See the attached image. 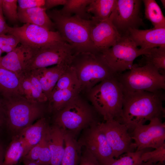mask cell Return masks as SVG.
I'll return each mask as SVG.
<instances>
[{"mask_svg":"<svg viewBox=\"0 0 165 165\" xmlns=\"http://www.w3.org/2000/svg\"><path fill=\"white\" fill-rule=\"evenodd\" d=\"M141 165H165L160 162H158L156 163H153L149 162H143Z\"/></svg>","mask_w":165,"mask_h":165,"instance_id":"obj_45","label":"cell"},{"mask_svg":"<svg viewBox=\"0 0 165 165\" xmlns=\"http://www.w3.org/2000/svg\"><path fill=\"white\" fill-rule=\"evenodd\" d=\"M37 50L20 44L12 51L0 57V67L19 76L24 72L28 61Z\"/></svg>","mask_w":165,"mask_h":165,"instance_id":"obj_16","label":"cell"},{"mask_svg":"<svg viewBox=\"0 0 165 165\" xmlns=\"http://www.w3.org/2000/svg\"><path fill=\"white\" fill-rule=\"evenodd\" d=\"M138 65H151L163 75L165 71V47H156L151 49L148 53L143 55Z\"/></svg>","mask_w":165,"mask_h":165,"instance_id":"obj_27","label":"cell"},{"mask_svg":"<svg viewBox=\"0 0 165 165\" xmlns=\"http://www.w3.org/2000/svg\"><path fill=\"white\" fill-rule=\"evenodd\" d=\"M41 144V140L39 143L33 147L22 158H24L30 161L36 162L39 158Z\"/></svg>","mask_w":165,"mask_h":165,"instance_id":"obj_39","label":"cell"},{"mask_svg":"<svg viewBox=\"0 0 165 165\" xmlns=\"http://www.w3.org/2000/svg\"><path fill=\"white\" fill-rule=\"evenodd\" d=\"M128 35L136 46L143 50L165 47V28L130 29Z\"/></svg>","mask_w":165,"mask_h":165,"instance_id":"obj_17","label":"cell"},{"mask_svg":"<svg viewBox=\"0 0 165 165\" xmlns=\"http://www.w3.org/2000/svg\"><path fill=\"white\" fill-rule=\"evenodd\" d=\"M3 52L0 49V57H1V55Z\"/></svg>","mask_w":165,"mask_h":165,"instance_id":"obj_47","label":"cell"},{"mask_svg":"<svg viewBox=\"0 0 165 165\" xmlns=\"http://www.w3.org/2000/svg\"><path fill=\"white\" fill-rule=\"evenodd\" d=\"M78 84L75 71L69 65L59 79L53 90L67 89Z\"/></svg>","mask_w":165,"mask_h":165,"instance_id":"obj_32","label":"cell"},{"mask_svg":"<svg viewBox=\"0 0 165 165\" xmlns=\"http://www.w3.org/2000/svg\"><path fill=\"white\" fill-rule=\"evenodd\" d=\"M142 2L141 0H116L109 18L121 36L128 35L130 29L145 26L141 16Z\"/></svg>","mask_w":165,"mask_h":165,"instance_id":"obj_10","label":"cell"},{"mask_svg":"<svg viewBox=\"0 0 165 165\" xmlns=\"http://www.w3.org/2000/svg\"><path fill=\"white\" fill-rule=\"evenodd\" d=\"M18 9L24 10L44 6L45 0H18Z\"/></svg>","mask_w":165,"mask_h":165,"instance_id":"obj_37","label":"cell"},{"mask_svg":"<svg viewBox=\"0 0 165 165\" xmlns=\"http://www.w3.org/2000/svg\"><path fill=\"white\" fill-rule=\"evenodd\" d=\"M67 0H45V4L43 8L46 10L59 5L64 6Z\"/></svg>","mask_w":165,"mask_h":165,"instance_id":"obj_40","label":"cell"},{"mask_svg":"<svg viewBox=\"0 0 165 165\" xmlns=\"http://www.w3.org/2000/svg\"><path fill=\"white\" fill-rule=\"evenodd\" d=\"M19 77L23 96L35 102L44 103L48 101L38 78L32 71L25 72Z\"/></svg>","mask_w":165,"mask_h":165,"instance_id":"obj_18","label":"cell"},{"mask_svg":"<svg viewBox=\"0 0 165 165\" xmlns=\"http://www.w3.org/2000/svg\"><path fill=\"white\" fill-rule=\"evenodd\" d=\"M1 2L2 12L8 19L12 22L19 20L17 0H1Z\"/></svg>","mask_w":165,"mask_h":165,"instance_id":"obj_34","label":"cell"},{"mask_svg":"<svg viewBox=\"0 0 165 165\" xmlns=\"http://www.w3.org/2000/svg\"><path fill=\"white\" fill-rule=\"evenodd\" d=\"M64 131V147L61 165H79L82 147L73 133L65 130Z\"/></svg>","mask_w":165,"mask_h":165,"instance_id":"obj_24","label":"cell"},{"mask_svg":"<svg viewBox=\"0 0 165 165\" xmlns=\"http://www.w3.org/2000/svg\"></svg>","mask_w":165,"mask_h":165,"instance_id":"obj_48","label":"cell"},{"mask_svg":"<svg viewBox=\"0 0 165 165\" xmlns=\"http://www.w3.org/2000/svg\"><path fill=\"white\" fill-rule=\"evenodd\" d=\"M46 130L41 140V147L39 158L36 162L38 165H50V164L51 153L46 137Z\"/></svg>","mask_w":165,"mask_h":165,"instance_id":"obj_36","label":"cell"},{"mask_svg":"<svg viewBox=\"0 0 165 165\" xmlns=\"http://www.w3.org/2000/svg\"><path fill=\"white\" fill-rule=\"evenodd\" d=\"M53 114V124L77 137L85 128L102 122L101 116L80 94Z\"/></svg>","mask_w":165,"mask_h":165,"instance_id":"obj_4","label":"cell"},{"mask_svg":"<svg viewBox=\"0 0 165 165\" xmlns=\"http://www.w3.org/2000/svg\"><path fill=\"white\" fill-rule=\"evenodd\" d=\"M91 20L90 38L98 52L113 46L121 37L109 18L103 20L92 18Z\"/></svg>","mask_w":165,"mask_h":165,"instance_id":"obj_15","label":"cell"},{"mask_svg":"<svg viewBox=\"0 0 165 165\" xmlns=\"http://www.w3.org/2000/svg\"><path fill=\"white\" fill-rule=\"evenodd\" d=\"M165 99L163 90L125 92L121 117L118 121L125 125L131 133L137 126L156 118L165 117L163 105Z\"/></svg>","mask_w":165,"mask_h":165,"instance_id":"obj_1","label":"cell"},{"mask_svg":"<svg viewBox=\"0 0 165 165\" xmlns=\"http://www.w3.org/2000/svg\"><path fill=\"white\" fill-rule=\"evenodd\" d=\"M6 124L10 130L18 134L43 117L45 103L30 101L21 95L17 94L1 99Z\"/></svg>","mask_w":165,"mask_h":165,"instance_id":"obj_6","label":"cell"},{"mask_svg":"<svg viewBox=\"0 0 165 165\" xmlns=\"http://www.w3.org/2000/svg\"><path fill=\"white\" fill-rule=\"evenodd\" d=\"M145 17L151 22L153 29L165 28V17L162 11L155 0H143Z\"/></svg>","mask_w":165,"mask_h":165,"instance_id":"obj_28","label":"cell"},{"mask_svg":"<svg viewBox=\"0 0 165 165\" xmlns=\"http://www.w3.org/2000/svg\"><path fill=\"white\" fill-rule=\"evenodd\" d=\"M161 2L163 6V7L165 8V0H161Z\"/></svg>","mask_w":165,"mask_h":165,"instance_id":"obj_46","label":"cell"},{"mask_svg":"<svg viewBox=\"0 0 165 165\" xmlns=\"http://www.w3.org/2000/svg\"><path fill=\"white\" fill-rule=\"evenodd\" d=\"M18 20L54 31V24L48 15L46 10L42 7H36L24 10L18 9Z\"/></svg>","mask_w":165,"mask_h":165,"instance_id":"obj_22","label":"cell"},{"mask_svg":"<svg viewBox=\"0 0 165 165\" xmlns=\"http://www.w3.org/2000/svg\"><path fill=\"white\" fill-rule=\"evenodd\" d=\"M141 158L143 162H149L153 163L160 162L165 165V143L153 151L148 150L144 152Z\"/></svg>","mask_w":165,"mask_h":165,"instance_id":"obj_33","label":"cell"},{"mask_svg":"<svg viewBox=\"0 0 165 165\" xmlns=\"http://www.w3.org/2000/svg\"><path fill=\"white\" fill-rule=\"evenodd\" d=\"M5 151L2 144L0 143V165H2L4 157Z\"/></svg>","mask_w":165,"mask_h":165,"instance_id":"obj_43","label":"cell"},{"mask_svg":"<svg viewBox=\"0 0 165 165\" xmlns=\"http://www.w3.org/2000/svg\"><path fill=\"white\" fill-rule=\"evenodd\" d=\"M150 49L138 48L128 35L121 36L114 45L100 53L109 66L119 74L131 69L134 60Z\"/></svg>","mask_w":165,"mask_h":165,"instance_id":"obj_8","label":"cell"},{"mask_svg":"<svg viewBox=\"0 0 165 165\" xmlns=\"http://www.w3.org/2000/svg\"><path fill=\"white\" fill-rule=\"evenodd\" d=\"M149 148L124 153L105 165H141L142 154Z\"/></svg>","mask_w":165,"mask_h":165,"instance_id":"obj_31","label":"cell"},{"mask_svg":"<svg viewBox=\"0 0 165 165\" xmlns=\"http://www.w3.org/2000/svg\"><path fill=\"white\" fill-rule=\"evenodd\" d=\"M24 149L18 135L13 137L6 150L5 151L2 165H17L22 159Z\"/></svg>","mask_w":165,"mask_h":165,"instance_id":"obj_30","label":"cell"},{"mask_svg":"<svg viewBox=\"0 0 165 165\" xmlns=\"http://www.w3.org/2000/svg\"><path fill=\"white\" fill-rule=\"evenodd\" d=\"M8 34L16 37L20 44L35 50L66 42L57 31L29 23L19 27H9Z\"/></svg>","mask_w":165,"mask_h":165,"instance_id":"obj_9","label":"cell"},{"mask_svg":"<svg viewBox=\"0 0 165 165\" xmlns=\"http://www.w3.org/2000/svg\"><path fill=\"white\" fill-rule=\"evenodd\" d=\"M116 75L102 81L86 93L104 121H119L122 116L124 91Z\"/></svg>","mask_w":165,"mask_h":165,"instance_id":"obj_3","label":"cell"},{"mask_svg":"<svg viewBox=\"0 0 165 165\" xmlns=\"http://www.w3.org/2000/svg\"><path fill=\"white\" fill-rule=\"evenodd\" d=\"M69 65L75 71L81 92L84 93L102 81L117 74L109 66L100 53L74 54Z\"/></svg>","mask_w":165,"mask_h":165,"instance_id":"obj_5","label":"cell"},{"mask_svg":"<svg viewBox=\"0 0 165 165\" xmlns=\"http://www.w3.org/2000/svg\"><path fill=\"white\" fill-rule=\"evenodd\" d=\"M98 125L105 134L114 158L136 150L130 133L125 125L112 119L100 122Z\"/></svg>","mask_w":165,"mask_h":165,"instance_id":"obj_13","label":"cell"},{"mask_svg":"<svg viewBox=\"0 0 165 165\" xmlns=\"http://www.w3.org/2000/svg\"><path fill=\"white\" fill-rule=\"evenodd\" d=\"M92 0H67L63 7L59 10L64 15H71L72 14L81 18L91 20L92 16L87 11V7Z\"/></svg>","mask_w":165,"mask_h":165,"instance_id":"obj_29","label":"cell"},{"mask_svg":"<svg viewBox=\"0 0 165 165\" xmlns=\"http://www.w3.org/2000/svg\"><path fill=\"white\" fill-rule=\"evenodd\" d=\"M130 134L136 151L156 149L165 143V123L162 119L156 118L148 124L137 126Z\"/></svg>","mask_w":165,"mask_h":165,"instance_id":"obj_14","label":"cell"},{"mask_svg":"<svg viewBox=\"0 0 165 165\" xmlns=\"http://www.w3.org/2000/svg\"><path fill=\"white\" fill-rule=\"evenodd\" d=\"M17 94L23 95L19 77L15 73L0 67V99Z\"/></svg>","mask_w":165,"mask_h":165,"instance_id":"obj_25","label":"cell"},{"mask_svg":"<svg viewBox=\"0 0 165 165\" xmlns=\"http://www.w3.org/2000/svg\"><path fill=\"white\" fill-rule=\"evenodd\" d=\"M5 124L4 115L3 111L2 105L0 99V127Z\"/></svg>","mask_w":165,"mask_h":165,"instance_id":"obj_42","label":"cell"},{"mask_svg":"<svg viewBox=\"0 0 165 165\" xmlns=\"http://www.w3.org/2000/svg\"><path fill=\"white\" fill-rule=\"evenodd\" d=\"M20 43L19 39L11 34H0V49L7 53L13 50Z\"/></svg>","mask_w":165,"mask_h":165,"instance_id":"obj_35","label":"cell"},{"mask_svg":"<svg viewBox=\"0 0 165 165\" xmlns=\"http://www.w3.org/2000/svg\"><path fill=\"white\" fill-rule=\"evenodd\" d=\"M69 65L67 64H61L51 68L31 71L38 78L48 101L59 79Z\"/></svg>","mask_w":165,"mask_h":165,"instance_id":"obj_20","label":"cell"},{"mask_svg":"<svg viewBox=\"0 0 165 165\" xmlns=\"http://www.w3.org/2000/svg\"><path fill=\"white\" fill-rule=\"evenodd\" d=\"M61 36L72 47L75 53L82 52L99 53L90 38L92 21L77 16L65 15L59 10L46 12Z\"/></svg>","mask_w":165,"mask_h":165,"instance_id":"obj_2","label":"cell"},{"mask_svg":"<svg viewBox=\"0 0 165 165\" xmlns=\"http://www.w3.org/2000/svg\"><path fill=\"white\" fill-rule=\"evenodd\" d=\"M116 0H92L87 11L92 13V18L99 20L108 19L114 9Z\"/></svg>","mask_w":165,"mask_h":165,"instance_id":"obj_26","label":"cell"},{"mask_svg":"<svg viewBox=\"0 0 165 165\" xmlns=\"http://www.w3.org/2000/svg\"><path fill=\"white\" fill-rule=\"evenodd\" d=\"M77 140L82 147L90 152L100 165H105L115 159L111 146L98 123L83 130Z\"/></svg>","mask_w":165,"mask_h":165,"instance_id":"obj_12","label":"cell"},{"mask_svg":"<svg viewBox=\"0 0 165 165\" xmlns=\"http://www.w3.org/2000/svg\"><path fill=\"white\" fill-rule=\"evenodd\" d=\"M49 125L46 119L43 117L17 134L24 149L23 157L33 147L40 141Z\"/></svg>","mask_w":165,"mask_h":165,"instance_id":"obj_19","label":"cell"},{"mask_svg":"<svg viewBox=\"0 0 165 165\" xmlns=\"http://www.w3.org/2000/svg\"><path fill=\"white\" fill-rule=\"evenodd\" d=\"M0 0V34H8L9 27L6 23L3 17Z\"/></svg>","mask_w":165,"mask_h":165,"instance_id":"obj_41","label":"cell"},{"mask_svg":"<svg viewBox=\"0 0 165 165\" xmlns=\"http://www.w3.org/2000/svg\"><path fill=\"white\" fill-rule=\"evenodd\" d=\"M46 135L51 153L50 165H61L64 147V130L53 124L49 125Z\"/></svg>","mask_w":165,"mask_h":165,"instance_id":"obj_21","label":"cell"},{"mask_svg":"<svg viewBox=\"0 0 165 165\" xmlns=\"http://www.w3.org/2000/svg\"><path fill=\"white\" fill-rule=\"evenodd\" d=\"M81 92L79 84L66 89L53 90L48 101V111L54 113L59 111Z\"/></svg>","mask_w":165,"mask_h":165,"instance_id":"obj_23","label":"cell"},{"mask_svg":"<svg viewBox=\"0 0 165 165\" xmlns=\"http://www.w3.org/2000/svg\"><path fill=\"white\" fill-rule=\"evenodd\" d=\"M116 76L125 92H154L165 89V75L148 64H134L131 69Z\"/></svg>","mask_w":165,"mask_h":165,"instance_id":"obj_7","label":"cell"},{"mask_svg":"<svg viewBox=\"0 0 165 165\" xmlns=\"http://www.w3.org/2000/svg\"><path fill=\"white\" fill-rule=\"evenodd\" d=\"M73 54L72 47L66 42L40 49L28 61L24 72L54 65L69 64Z\"/></svg>","mask_w":165,"mask_h":165,"instance_id":"obj_11","label":"cell"},{"mask_svg":"<svg viewBox=\"0 0 165 165\" xmlns=\"http://www.w3.org/2000/svg\"><path fill=\"white\" fill-rule=\"evenodd\" d=\"M21 160L24 165H38L35 162L30 161L24 158H22Z\"/></svg>","mask_w":165,"mask_h":165,"instance_id":"obj_44","label":"cell"},{"mask_svg":"<svg viewBox=\"0 0 165 165\" xmlns=\"http://www.w3.org/2000/svg\"><path fill=\"white\" fill-rule=\"evenodd\" d=\"M79 165H100L94 156L87 149L82 147V155Z\"/></svg>","mask_w":165,"mask_h":165,"instance_id":"obj_38","label":"cell"}]
</instances>
